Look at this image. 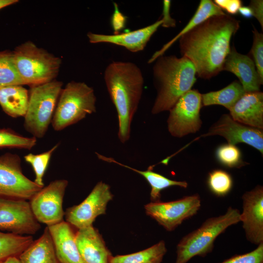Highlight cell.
Masks as SVG:
<instances>
[{"instance_id": "12", "label": "cell", "mask_w": 263, "mask_h": 263, "mask_svg": "<svg viewBox=\"0 0 263 263\" xmlns=\"http://www.w3.org/2000/svg\"><path fill=\"white\" fill-rule=\"evenodd\" d=\"M113 198L109 185L98 182L81 203L67 209L66 222L78 229L93 225L98 216L106 213L107 205Z\"/></svg>"}, {"instance_id": "34", "label": "cell", "mask_w": 263, "mask_h": 263, "mask_svg": "<svg viewBox=\"0 0 263 263\" xmlns=\"http://www.w3.org/2000/svg\"><path fill=\"white\" fill-rule=\"evenodd\" d=\"M218 263H263V243L249 252L233 256Z\"/></svg>"}, {"instance_id": "17", "label": "cell", "mask_w": 263, "mask_h": 263, "mask_svg": "<svg viewBox=\"0 0 263 263\" xmlns=\"http://www.w3.org/2000/svg\"><path fill=\"white\" fill-rule=\"evenodd\" d=\"M75 242L84 263H110L111 253L93 225L78 229L75 233Z\"/></svg>"}, {"instance_id": "39", "label": "cell", "mask_w": 263, "mask_h": 263, "mask_svg": "<svg viewBox=\"0 0 263 263\" xmlns=\"http://www.w3.org/2000/svg\"><path fill=\"white\" fill-rule=\"evenodd\" d=\"M18 2L17 0H0V9Z\"/></svg>"}, {"instance_id": "4", "label": "cell", "mask_w": 263, "mask_h": 263, "mask_svg": "<svg viewBox=\"0 0 263 263\" xmlns=\"http://www.w3.org/2000/svg\"><path fill=\"white\" fill-rule=\"evenodd\" d=\"M240 216L239 209L229 207L224 214L206 219L180 240L175 263H187L195 256L205 257L211 253L216 239L228 227L240 222Z\"/></svg>"}, {"instance_id": "14", "label": "cell", "mask_w": 263, "mask_h": 263, "mask_svg": "<svg viewBox=\"0 0 263 263\" xmlns=\"http://www.w3.org/2000/svg\"><path fill=\"white\" fill-rule=\"evenodd\" d=\"M220 135L224 137L228 144L235 145L244 143L247 144L263 153V132L262 130L250 127L239 123L230 115H222L213 124L207 133L202 136Z\"/></svg>"}, {"instance_id": "26", "label": "cell", "mask_w": 263, "mask_h": 263, "mask_svg": "<svg viewBox=\"0 0 263 263\" xmlns=\"http://www.w3.org/2000/svg\"><path fill=\"white\" fill-rule=\"evenodd\" d=\"M167 252L165 242L160 241L138 252L112 256L110 263H161Z\"/></svg>"}, {"instance_id": "30", "label": "cell", "mask_w": 263, "mask_h": 263, "mask_svg": "<svg viewBox=\"0 0 263 263\" xmlns=\"http://www.w3.org/2000/svg\"><path fill=\"white\" fill-rule=\"evenodd\" d=\"M37 143V138L25 137L10 128H0V148L31 150Z\"/></svg>"}, {"instance_id": "40", "label": "cell", "mask_w": 263, "mask_h": 263, "mask_svg": "<svg viewBox=\"0 0 263 263\" xmlns=\"http://www.w3.org/2000/svg\"><path fill=\"white\" fill-rule=\"evenodd\" d=\"M1 263H21L19 259L17 256H11L6 258Z\"/></svg>"}, {"instance_id": "37", "label": "cell", "mask_w": 263, "mask_h": 263, "mask_svg": "<svg viewBox=\"0 0 263 263\" xmlns=\"http://www.w3.org/2000/svg\"><path fill=\"white\" fill-rule=\"evenodd\" d=\"M252 9L253 17L259 22L262 28H263V1L262 0H251L249 6Z\"/></svg>"}, {"instance_id": "3", "label": "cell", "mask_w": 263, "mask_h": 263, "mask_svg": "<svg viewBox=\"0 0 263 263\" xmlns=\"http://www.w3.org/2000/svg\"><path fill=\"white\" fill-rule=\"evenodd\" d=\"M156 60L153 76L157 94L151 111L154 114L169 111L196 80L195 68L185 56L162 55Z\"/></svg>"}, {"instance_id": "7", "label": "cell", "mask_w": 263, "mask_h": 263, "mask_svg": "<svg viewBox=\"0 0 263 263\" xmlns=\"http://www.w3.org/2000/svg\"><path fill=\"white\" fill-rule=\"evenodd\" d=\"M62 86L61 82L55 79L30 87L23 125L37 139L45 135L51 124Z\"/></svg>"}, {"instance_id": "9", "label": "cell", "mask_w": 263, "mask_h": 263, "mask_svg": "<svg viewBox=\"0 0 263 263\" xmlns=\"http://www.w3.org/2000/svg\"><path fill=\"white\" fill-rule=\"evenodd\" d=\"M201 206L198 194L169 202H151L144 206L147 215L167 231L175 230L184 221L196 215Z\"/></svg>"}, {"instance_id": "1", "label": "cell", "mask_w": 263, "mask_h": 263, "mask_svg": "<svg viewBox=\"0 0 263 263\" xmlns=\"http://www.w3.org/2000/svg\"><path fill=\"white\" fill-rule=\"evenodd\" d=\"M239 27L240 21L228 14L211 16L179 38L181 54L199 77L210 79L223 70L231 37Z\"/></svg>"}, {"instance_id": "24", "label": "cell", "mask_w": 263, "mask_h": 263, "mask_svg": "<svg viewBox=\"0 0 263 263\" xmlns=\"http://www.w3.org/2000/svg\"><path fill=\"white\" fill-rule=\"evenodd\" d=\"M225 13L213 1L210 0H201L198 8L186 26L170 41L165 44L159 50L152 56L148 63H152L164 53L172 44L183 35L188 33L197 25L208 18L215 15H224Z\"/></svg>"}, {"instance_id": "6", "label": "cell", "mask_w": 263, "mask_h": 263, "mask_svg": "<svg viewBox=\"0 0 263 263\" xmlns=\"http://www.w3.org/2000/svg\"><path fill=\"white\" fill-rule=\"evenodd\" d=\"M94 89L84 82L71 81L60 93L51 124L60 131L96 112Z\"/></svg>"}, {"instance_id": "27", "label": "cell", "mask_w": 263, "mask_h": 263, "mask_svg": "<svg viewBox=\"0 0 263 263\" xmlns=\"http://www.w3.org/2000/svg\"><path fill=\"white\" fill-rule=\"evenodd\" d=\"M33 241L31 235L23 236L0 231V262L11 256L19 255Z\"/></svg>"}, {"instance_id": "41", "label": "cell", "mask_w": 263, "mask_h": 263, "mask_svg": "<svg viewBox=\"0 0 263 263\" xmlns=\"http://www.w3.org/2000/svg\"><path fill=\"white\" fill-rule=\"evenodd\" d=\"M2 263V262H0V263Z\"/></svg>"}, {"instance_id": "21", "label": "cell", "mask_w": 263, "mask_h": 263, "mask_svg": "<svg viewBox=\"0 0 263 263\" xmlns=\"http://www.w3.org/2000/svg\"><path fill=\"white\" fill-rule=\"evenodd\" d=\"M21 263H59L47 226L43 234L19 255Z\"/></svg>"}, {"instance_id": "31", "label": "cell", "mask_w": 263, "mask_h": 263, "mask_svg": "<svg viewBox=\"0 0 263 263\" xmlns=\"http://www.w3.org/2000/svg\"><path fill=\"white\" fill-rule=\"evenodd\" d=\"M207 185L210 190L219 197L226 195L231 190L233 181L231 175L226 171L214 169L208 174Z\"/></svg>"}, {"instance_id": "5", "label": "cell", "mask_w": 263, "mask_h": 263, "mask_svg": "<svg viewBox=\"0 0 263 263\" xmlns=\"http://www.w3.org/2000/svg\"><path fill=\"white\" fill-rule=\"evenodd\" d=\"M14 63L24 85L30 87L55 80L61 59L30 41L18 46L13 52Z\"/></svg>"}, {"instance_id": "15", "label": "cell", "mask_w": 263, "mask_h": 263, "mask_svg": "<svg viewBox=\"0 0 263 263\" xmlns=\"http://www.w3.org/2000/svg\"><path fill=\"white\" fill-rule=\"evenodd\" d=\"M243 211L240 222L243 223L247 240L258 245L263 243V187L258 185L246 191L242 197Z\"/></svg>"}, {"instance_id": "16", "label": "cell", "mask_w": 263, "mask_h": 263, "mask_svg": "<svg viewBox=\"0 0 263 263\" xmlns=\"http://www.w3.org/2000/svg\"><path fill=\"white\" fill-rule=\"evenodd\" d=\"M162 24V19L132 31L114 35L89 32L87 37L91 43H108L124 47L132 52H137L145 48L153 34Z\"/></svg>"}, {"instance_id": "13", "label": "cell", "mask_w": 263, "mask_h": 263, "mask_svg": "<svg viewBox=\"0 0 263 263\" xmlns=\"http://www.w3.org/2000/svg\"><path fill=\"white\" fill-rule=\"evenodd\" d=\"M40 228L27 200L0 197V230L32 235Z\"/></svg>"}, {"instance_id": "29", "label": "cell", "mask_w": 263, "mask_h": 263, "mask_svg": "<svg viewBox=\"0 0 263 263\" xmlns=\"http://www.w3.org/2000/svg\"><path fill=\"white\" fill-rule=\"evenodd\" d=\"M59 145V143L42 153L39 154L29 153L24 156L25 161L31 165L34 171L35 179L34 181L41 187H44L43 178L51 158Z\"/></svg>"}, {"instance_id": "8", "label": "cell", "mask_w": 263, "mask_h": 263, "mask_svg": "<svg viewBox=\"0 0 263 263\" xmlns=\"http://www.w3.org/2000/svg\"><path fill=\"white\" fill-rule=\"evenodd\" d=\"M42 188L24 175L18 154L0 156V197L30 200Z\"/></svg>"}, {"instance_id": "25", "label": "cell", "mask_w": 263, "mask_h": 263, "mask_svg": "<svg viewBox=\"0 0 263 263\" xmlns=\"http://www.w3.org/2000/svg\"><path fill=\"white\" fill-rule=\"evenodd\" d=\"M244 93L240 82L235 80L220 90L201 94L202 104L203 106L220 105L229 110Z\"/></svg>"}, {"instance_id": "11", "label": "cell", "mask_w": 263, "mask_h": 263, "mask_svg": "<svg viewBox=\"0 0 263 263\" xmlns=\"http://www.w3.org/2000/svg\"><path fill=\"white\" fill-rule=\"evenodd\" d=\"M68 184L65 179L52 181L30 200L32 211L39 223L49 226L63 221V201Z\"/></svg>"}, {"instance_id": "18", "label": "cell", "mask_w": 263, "mask_h": 263, "mask_svg": "<svg viewBox=\"0 0 263 263\" xmlns=\"http://www.w3.org/2000/svg\"><path fill=\"white\" fill-rule=\"evenodd\" d=\"M222 71L236 75L245 93L260 91V86L263 83L253 59L247 55L237 52L234 46L225 59Z\"/></svg>"}, {"instance_id": "35", "label": "cell", "mask_w": 263, "mask_h": 263, "mask_svg": "<svg viewBox=\"0 0 263 263\" xmlns=\"http://www.w3.org/2000/svg\"><path fill=\"white\" fill-rule=\"evenodd\" d=\"M214 2L222 10L224 9L231 14H236L242 3L240 0H215Z\"/></svg>"}, {"instance_id": "23", "label": "cell", "mask_w": 263, "mask_h": 263, "mask_svg": "<svg viewBox=\"0 0 263 263\" xmlns=\"http://www.w3.org/2000/svg\"><path fill=\"white\" fill-rule=\"evenodd\" d=\"M29 91L22 85L0 87V105L9 116L24 117L28 107Z\"/></svg>"}, {"instance_id": "32", "label": "cell", "mask_w": 263, "mask_h": 263, "mask_svg": "<svg viewBox=\"0 0 263 263\" xmlns=\"http://www.w3.org/2000/svg\"><path fill=\"white\" fill-rule=\"evenodd\" d=\"M218 160L223 165L230 168H240L245 165L240 150L231 144L223 145L216 150Z\"/></svg>"}, {"instance_id": "20", "label": "cell", "mask_w": 263, "mask_h": 263, "mask_svg": "<svg viewBox=\"0 0 263 263\" xmlns=\"http://www.w3.org/2000/svg\"><path fill=\"white\" fill-rule=\"evenodd\" d=\"M59 263H84L79 254L75 233L67 222L47 226Z\"/></svg>"}, {"instance_id": "36", "label": "cell", "mask_w": 263, "mask_h": 263, "mask_svg": "<svg viewBox=\"0 0 263 263\" xmlns=\"http://www.w3.org/2000/svg\"><path fill=\"white\" fill-rule=\"evenodd\" d=\"M171 1L165 0L163 2V12L162 26L166 28L174 27L176 26V21L172 19L170 15V7Z\"/></svg>"}, {"instance_id": "10", "label": "cell", "mask_w": 263, "mask_h": 263, "mask_svg": "<svg viewBox=\"0 0 263 263\" xmlns=\"http://www.w3.org/2000/svg\"><path fill=\"white\" fill-rule=\"evenodd\" d=\"M202 106L201 94L197 90H190L182 95L169 111L167 126L170 134L181 138L199 131Z\"/></svg>"}, {"instance_id": "28", "label": "cell", "mask_w": 263, "mask_h": 263, "mask_svg": "<svg viewBox=\"0 0 263 263\" xmlns=\"http://www.w3.org/2000/svg\"><path fill=\"white\" fill-rule=\"evenodd\" d=\"M23 85L14 63L13 52H0V87Z\"/></svg>"}, {"instance_id": "19", "label": "cell", "mask_w": 263, "mask_h": 263, "mask_svg": "<svg viewBox=\"0 0 263 263\" xmlns=\"http://www.w3.org/2000/svg\"><path fill=\"white\" fill-rule=\"evenodd\" d=\"M229 111L235 121L250 127L263 129L262 92L245 93Z\"/></svg>"}, {"instance_id": "33", "label": "cell", "mask_w": 263, "mask_h": 263, "mask_svg": "<svg viewBox=\"0 0 263 263\" xmlns=\"http://www.w3.org/2000/svg\"><path fill=\"white\" fill-rule=\"evenodd\" d=\"M253 41L251 49L257 72L263 81V35L254 27Z\"/></svg>"}, {"instance_id": "38", "label": "cell", "mask_w": 263, "mask_h": 263, "mask_svg": "<svg viewBox=\"0 0 263 263\" xmlns=\"http://www.w3.org/2000/svg\"><path fill=\"white\" fill-rule=\"evenodd\" d=\"M238 12L245 18H250L253 17V11L249 6H241L239 9Z\"/></svg>"}, {"instance_id": "22", "label": "cell", "mask_w": 263, "mask_h": 263, "mask_svg": "<svg viewBox=\"0 0 263 263\" xmlns=\"http://www.w3.org/2000/svg\"><path fill=\"white\" fill-rule=\"evenodd\" d=\"M95 153L98 158L102 161L116 164L120 166L129 169L143 176L150 186V198L151 202L160 201L161 192L165 188L172 186H178L186 188L188 186V184L186 181L170 179L161 174L152 171L151 168L146 170H138L118 162L113 158L106 157L97 152Z\"/></svg>"}, {"instance_id": "2", "label": "cell", "mask_w": 263, "mask_h": 263, "mask_svg": "<svg viewBox=\"0 0 263 263\" xmlns=\"http://www.w3.org/2000/svg\"><path fill=\"white\" fill-rule=\"evenodd\" d=\"M104 79L117 113L118 137L125 143L130 138L132 120L143 94V75L135 63L116 61L107 66Z\"/></svg>"}]
</instances>
